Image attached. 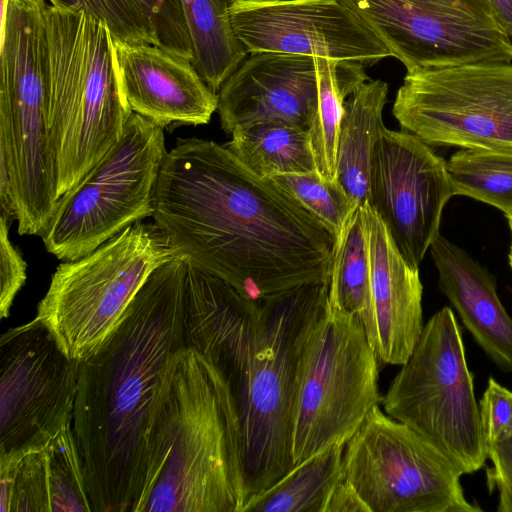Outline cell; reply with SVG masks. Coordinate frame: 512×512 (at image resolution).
<instances>
[{"instance_id": "1", "label": "cell", "mask_w": 512, "mask_h": 512, "mask_svg": "<svg viewBox=\"0 0 512 512\" xmlns=\"http://www.w3.org/2000/svg\"><path fill=\"white\" fill-rule=\"evenodd\" d=\"M152 218L176 256L250 300L329 281L335 234L224 144L178 138L159 172Z\"/></svg>"}, {"instance_id": "29", "label": "cell", "mask_w": 512, "mask_h": 512, "mask_svg": "<svg viewBox=\"0 0 512 512\" xmlns=\"http://www.w3.org/2000/svg\"><path fill=\"white\" fill-rule=\"evenodd\" d=\"M51 512H93L73 423L46 444Z\"/></svg>"}, {"instance_id": "16", "label": "cell", "mask_w": 512, "mask_h": 512, "mask_svg": "<svg viewBox=\"0 0 512 512\" xmlns=\"http://www.w3.org/2000/svg\"><path fill=\"white\" fill-rule=\"evenodd\" d=\"M234 30L248 53H282L372 66L391 55L342 0H234Z\"/></svg>"}, {"instance_id": "38", "label": "cell", "mask_w": 512, "mask_h": 512, "mask_svg": "<svg viewBox=\"0 0 512 512\" xmlns=\"http://www.w3.org/2000/svg\"><path fill=\"white\" fill-rule=\"evenodd\" d=\"M505 216L508 221L509 229L511 232V244H510L509 253H508V263H509L510 268L512 269V213L505 215Z\"/></svg>"}, {"instance_id": "23", "label": "cell", "mask_w": 512, "mask_h": 512, "mask_svg": "<svg viewBox=\"0 0 512 512\" xmlns=\"http://www.w3.org/2000/svg\"><path fill=\"white\" fill-rule=\"evenodd\" d=\"M344 446H328L294 465L272 486L249 498L242 512H325L343 479Z\"/></svg>"}, {"instance_id": "20", "label": "cell", "mask_w": 512, "mask_h": 512, "mask_svg": "<svg viewBox=\"0 0 512 512\" xmlns=\"http://www.w3.org/2000/svg\"><path fill=\"white\" fill-rule=\"evenodd\" d=\"M439 288L490 360L512 372V318L494 276L466 251L439 234L430 246Z\"/></svg>"}, {"instance_id": "7", "label": "cell", "mask_w": 512, "mask_h": 512, "mask_svg": "<svg viewBox=\"0 0 512 512\" xmlns=\"http://www.w3.org/2000/svg\"><path fill=\"white\" fill-rule=\"evenodd\" d=\"M174 256L155 223L138 221L91 253L58 265L35 318L80 362L118 327L151 273Z\"/></svg>"}, {"instance_id": "17", "label": "cell", "mask_w": 512, "mask_h": 512, "mask_svg": "<svg viewBox=\"0 0 512 512\" xmlns=\"http://www.w3.org/2000/svg\"><path fill=\"white\" fill-rule=\"evenodd\" d=\"M317 96L316 57L255 53L221 86L217 111L228 134L264 122L308 129Z\"/></svg>"}, {"instance_id": "13", "label": "cell", "mask_w": 512, "mask_h": 512, "mask_svg": "<svg viewBox=\"0 0 512 512\" xmlns=\"http://www.w3.org/2000/svg\"><path fill=\"white\" fill-rule=\"evenodd\" d=\"M411 72L512 62L488 0H342Z\"/></svg>"}, {"instance_id": "25", "label": "cell", "mask_w": 512, "mask_h": 512, "mask_svg": "<svg viewBox=\"0 0 512 512\" xmlns=\"http://www.w3.org/2000/svg\"><path fill=\"white\" fill-rule=\"evenodd\" d=\"M224 145L261 177L317 171L307 129L280 122L235 129Z\"/></svg>"}, {"instance_id": "4", "label": "cell", "mask_w": 512, "mask_h": 512, "mask_svg": "<svg viewBox=\"0 0 512 512\" xmlns=\"http://www.w3.org/2000/svg\"><path fill=\"white\" fill-rule=\"evenodd\" d=\"M44 82L61 197L118 142L132 113L109 27L84 10L46 0Z\"/></svg>"}, {"instance_id": "6", "label": "cell", "mask_w": 512, "mask_h": 512, "mask_svg": "<svg viewBox=\"0 0 512 512\" xmlns=\"http://www.w3.org/2000/svg\"><path fill=\"white\" fill-rule=\"evenodd\" d=\"M327 295L328 282H322L261 301L260 331L230 385L239 414L247 500L272 486L294 466L296 368L309 330L326 309Z\"/></svg>"}, {"instance_id": "22", "label": "cell", "mask_w": 512, "mask_h": 512, "mask_svg": "<svg viewBox=\"0 0 512 512\" xmlns=\"http://www.w3.org/2000/svg\"><path fill=\"white\" fill-rule=\"evenodd\" d=\"M234 0H180L192 46L191 63L216 93L249 54L229 13Z\"/></svg>"}, {"instance_id": "11", "label": "cell", "mask_w": 512, "mask_h": 512, "mask_svg": "<svg viewBox=\"0 0 512 512\" xmlns=\"http://www.w3.org/2000/svg\"><path fill=\"white\" fill-rule=\"evenodd\" d=\"M460 470L421 434L374 406L344 446L343 480L367 512H479Z\"/></svg>"}, {"instance_id": "21", "label": "cell", "mask_w": 512, "mask_h": 512, "mask_svg": "<svg viewBox=\"0 0 512 512\" xmlns=\"http://www.w3.org/2000/svg\"><path fill=\"white\" fill-rule=\"evenodd\" d=\"M388 84L368 80L345 101L337 147L336 182L358 205L369 197V176L374 148L383 129L382 113Z\"/></svg>"}, {"instance_id": "30", "label": "cell", "mask_w": 512, "mask_h": 512, "mask_svg": "<svg viewBox=\"0 0 512 512\" xmlns=\"http://www.w3.org/2000/svg\"><path fill=\"white\" fill-rule=\"evenodd\" d=\"M291 192L337 237L359 207L336 181L317 171L270 177Z\"/></svg>"}, {"instance_id": "18", "label": "cell", "mask_w": 512, "mask_h": 512, "mask_svg": "<svg viewBox=\"0 0 512 512\" xmlns=\"http://www.w3.org/2000/svg\"><path fill=\"white\" fill-rule=\"evenodd\" d=\"M114 62L123 96L132 110L165 128L207 124L218 107L214 92L191 60L154 44L113 38Z\"/></svg>"}, {"instance_id": "34", "label": "cell", "mask_w": 512, "mask_h": 512, "mask_svg": "<svg viewBox=\"0 0 512 512\" xmlns=\"http://www.w3.org/2000/svg\"><path fill=\"white\" fill-rule=\"evenodd\" d=\"M12 218L1 210L0 215V318H7L13 301L26 281L27 264L9 237Z\"/></svg>"}, {"instance_id": "37", "label": "cell", "mask_w": 512, "mask_h": 512, "mask_svg": "<svg viewBox=\"0 0 512 512\" xmlns=\"http://www.w3.org/2000/svg\"><path fill=\"white\" fill-rule=\"evenodd\" d=\"M494 17L512 42V0H488Z\"/></svg>"}, {"instance_id": "15", "label": "cell", "mask_w": 512, "mask_h": 512, "mask_svg": "<svg viewBox=\"0 0 512 512\" xmlns=\"http://www.w3.org/2000/svg\"><path fill=\"white\" fill-rule=\"evenodd\" d=\"M452 196L447 161L416 135L384 127L371 161L367 203L412 268L419 269L440 234Z\"/></svg>"}, {"instance_id": "31", "label": "cell", "mask_w": 512, "mask_h": 512, "mask_svg": "<svg viewBox=\"0 0 512 512\" xmlns=\"http://www.w3.org/2000/svg\"><path fill=\"white\" fill-rule=\"evenodd\" d=\"M85 12L103 21L113 38L155 45L150 21L137 0H48Z\"/></svg>"}, {"instance_id": "5", "label": "cell", "mask_w": 512, "mask_h": 512, "mask_svg": "<svg viewBox=\"0 0 512 512\" xmlns=\"http://www.w3.org/2000/svg\"><path fill=\"white\" fill-rule=\"evenodd\" d=\"M0 204L41 236L59 200L44 82V6L9 0L1 19Z\"/></svg>"}, {"instance_id": "33", "label": "cell", "mask_w": 512, "mask_h": 512, "mask_svg": "<svg viewBox=\"0 0 512 512\" xmlns=\"http://www.w3.org/2000/svg\"><path fill=\"white\" fill-rule=\"evenodd\" d=\"M479 413L486 451L512 437V391L492 377L479 401Z\"/></svg>"}, {"instance_id": "28", "label": "cell", "mask_w": 512, "mask_h": 512, "mask_svg": "<svg viewBox=\"0 0 512 512\" xmlns=\"http://www.w3.org/2000/svg\"><path fill=\"white\" fill-rule=\"evenodd\" d=\"M0 512H51L46 444L0 453Z\"/></svg>"}, {"instance_id": "26", "label": "cell", "mask_w": 512, "mask_h": 512, "mask_svg": "<svg viewBox=\"0 0 512 512\" xmlns=\"http://www.w3.org/2000/svg\"><path fill=\"white\" fill-rule=\"evenodd\" d=\"M370 305V261L362 206L337 236L328 281L327 307L362 322Z\"/></svg>"}, {"instance_id": "8", "label": "cell", "mask_w": 512, "mask_h": 512, "mask_svg": "<svg viewBox=\"0 0 512 512\" xmlns=\"http://www.w3.org/2000/svg\"><path fill=\"white\" fill-rule=\"evenodd\" d=\"M401 366L382 398L385 412L426 438L463 475L482 468L487 451L479 403L462 332L450 307L428 320Z\"/></svg>"}, {"instance_id": "9", "label": "cell", "mask_w": 512, "mask_h": 512, "mask_svg": "<svg viewBox=\"0 0 512 512\" xmlns=\"http://www.w3.org/2000/svg\"><path fill=\"white\" fill-rule=\"evenodd\" d=\"M379 359L360 319L327 306L302 346L292 415L294 465L334 444H346L382 402Z\"/></svg>"}, {"instance_id": "27", "label": "cell", "mask_w": 512, "mask_h": 512, "mask_svg": "<svg viewBox=\"0 0 512 512\" xmlns=\"http://www.w3.org/2000/svg\"><path fill=\"white\" fill-rule=\"evenodd\" d=\"M454 196H466L512 213V154L459 149L447 161Z\"/></svg>"}, {"instance_id": "36", "label": "cell", "mask_w": 512, "mask_h": 512, "mask_svg": "<svg viewBox=\"0 0 512 512\" xmlns=\"http://www.w3.org/2000/svg\"><path fill=\"white\" fill-rule=\"evenodd\" d=\"M325 512H367L357 493L342 479L335 488Z\"/></svg>"}, {"instance_id": "14", "label": "cell", "mask_w": 512, "mask_h": 512, "mask_svg": "<svg viewBox=\"0 0 512 512\" xmlns=\"http://www.w3.org/2000/svg\"><path fill=\"white\" fill-rule=\"evenodd\" d=\"M0 453L44 446L73 423L79 361L39 320L0 338Z\"/></svg>"}, {"instance_id": "35", "label": "cell", "mask_w": 512, "mask_h": 512, "mask_svg": "<svg viewBox=\"0 0 512 512\" xmlns=\"http://www.w3.org/2000/svg\"><path fill=\"white\" fill-rule=\"evenodd\" d=\"M492 466L486 470L490 493H498V512H512V437L487 449Z\"/></svg>"}, {"instance_id": "32", "label": "cell", "mask_w": 512, "mask_h": 512, "mask_svg": "<svg viewBox=\"0 0 512 512\" xmlns=\"http://www.w3.org/2000/svg\"><path fill=\"white\" fill-rule=\"evenodd\" d=\"M147 15L155 45L191 60L192 46L180 0H137Z\"/></svg>"}, {"instance_id": "10", "label": "cell", "mask_w": 512, "mask_h": 512, "mask_svg": "<svg viewBox=\"0 0 512 512\" xmlns=\"http://www.w3.org/2000/svg\"><path fill=\"white\" fill-rule=\"evenodd\" d=\"M166 154L163 127L132 112L118 142L59 198L40 236L47 252L62 261L76 260L152 217Z\"/></svg>"}, {"instance_id": "24", "label": "cell", "mask_w": 512, "mask_h": 512, "mask_svg": "<svg viewBox=\"0 0 512 512\" xmlns=\"http://www.w3.org/2000/svg\"><path fill=\"white\" fill-rule=\"evenodd\" d=\"M316 59L318 96L307 131L318 174L326 180L336 181L338 136L344 104L369 77L360 62Z\"/></svg>"}, {"instance_id": "12", "label": "cell", "mask_w": 512, "mask_h": 512, "mask_svg": "<svg viewBox=\"0 0 512 512\" xmlns=\"http://www.w3.org/2000/svg\"><path fill=\"white\" fill-rule=\"evenodd\" d=\"M392 113L402 130L430 146L512 154V64L407 72Z\"/></svg>"}, {"instance_id": "19", "label": "cell", "mask_w": 512, "mask_h": 512, "mask_svg": "<svg viewBox=\"0 0 512 512\" xmlns=\"http://www.w3.org/2000/svg\"><path fill=\"white\" fill-rule=\"evenodd\" d=\"M362 208L370 261V305L362 324L379 361L403 365L424 327L419 269L407 264L370 205Z\"/></svg>"}, {"instance_id": "3", "label": "cell", "mask_w": 512, "mask_h": 512, "mask_svg": "<svg viewBox=\"0 0 512 512\" xmlns=\"http://www.w3.org/2000/svg\"><path fill=\"white\" fill-rule=\"evenodd\" d=\"M246 500L235 398L212 361L184 345L161 378L130 512H242Z\"/></svg>"}, {"instance_id": "2", "label": "cell", "mask_w": 512, "mask_h": 512, "mask_svg": "<svg viewBox=\"0 0 512 512\" xmlns=\"http://www.w3.org/2000/svg\"><path fill=\"white\" fill-rule=\"evenodd\" d=\"M188 260L158 266L104 343L79 362L73 431L93 512H130L145 431L170 357L185 345Z\"/></svg>"}]
</instances>
